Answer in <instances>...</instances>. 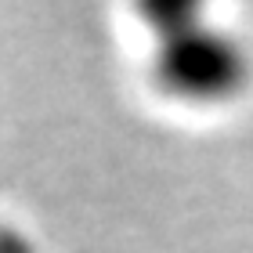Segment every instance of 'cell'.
<instances>
[{
  "instance_id": "cell-1",
  "label": "cell",
  "mask_w": 253,
  "mask_h": 253,
  "mask_svg": "<svg viewBox=\"0 0 253 253\" xmlns=\"http://www.w3.org/2000/svg\"><path fill=\"white\" fill-rule=\"evenodd\" d=\"M156 84L188 105L228 101L250 76V58L235 37L206 26L199 11L185 22L170 18L156 26Z\"/></svg>"
},
{
  "instance_id": "cell-2",
  "label": "cell",
  "mask_w": 253,
  "mask_h": 253,
  "mask_svg": "<svg viewBox=\"0 0 253 253\" xmlns=\"http://www.w3.org/2000/svg\"><path fill=\"white\" fill-rule=\"evenodd\" d=\"M0 253H37V250H33V239L26 232H18L11 224H0Z\"/></svg>"
}]
</instances>
